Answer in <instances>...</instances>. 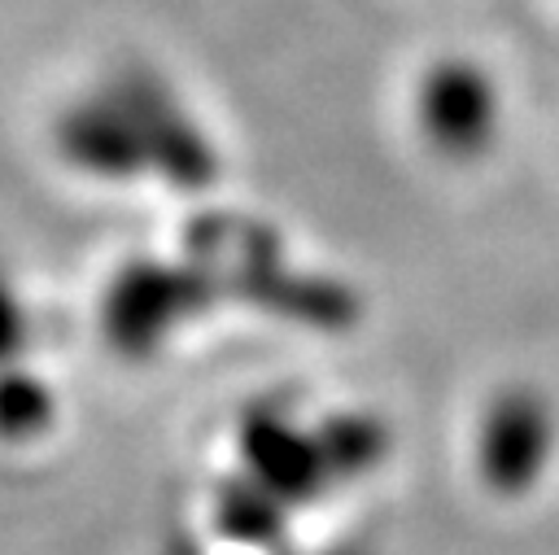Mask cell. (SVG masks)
Segmentation results:
<instances>
[{"instance_id": "1", "label": "cell", "mask_w": 559, "mask_h": 555, "mask_svg": "<svg viewBox=\"0 0 559 555\" xmlns=\"http://www.w3.org/2000/svg\"><path fill=\"white\" fill-rule=\"evenodd\" d=\"M428 118L441 135H472L485 118V87L472 70H441L428 87Z\"/></svg>"}]
</instances>
